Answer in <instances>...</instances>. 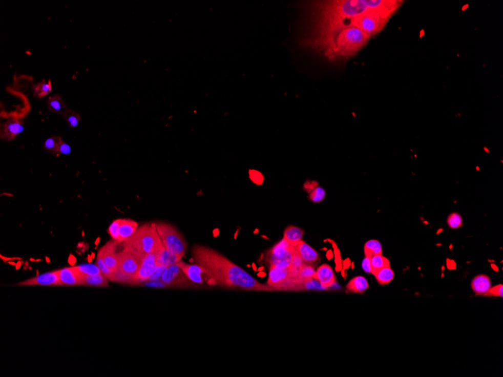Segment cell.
Masks as SVG:
<instances>
[{"mask_svg": "<svg viewBox=\"0 0 503 377\" xmlns=\"http://www.w3.org/2000/svg\"><path fill=\"white\" fill-rule=\"evenodd\" d=\"M118 255V270L125 276L129 280V284L133 285L140 267L142 259L125 247Z\"/></svg>", "mask_w": 503, "mask_h": 377, "instance_id": "ba28073f", "label": "cell"}, {"mask_svg": "<svg viewBox=\"0 0 503 377\" xmlns=\"http://www.w3.org/2000/svg\"><path fill=\"white\" fill-rule=\"evenodd\" d=\"M315 25L303 46L334 59V41L344 29L352 27L353 19L368 10L364 0L316 2Z\"/></svg>", "mask_w": 503, "mask_h": 377, "instance_id": "6da1fadb", "label": "cell"}, {"mask_svg": "<svg viewBox=\"0 0 503 377\" xmlns=\"http://www.w3.org/2000/svg\"><path fill=\"white\" fill-rule=\"evenodd\" d=\"M374 276L379 285H386L392 282L395 274L390 267H387L378 271Z\"/></svg>", "mask_w": 503, "mask_h": 377, "instance_id": "83f0119b", "label": "cell"}, {"mask_svg": "<svg viewBox=\"0 0 503 377\" xmlns=\"http://www.w3.org/2000/svg\"><path fill=\"white\" fill-rule=\"evenodd\" d=\"M108 280L102 273L97 275H81V284L87 286H108Z\"/></svg>", "mask_w": 503, "mask_h": 377, "instance_id": "7402d4cb", "label": "cell"}, {"mask_svg": "<svg viewBox=\"0 0 503 377\" xmlns=\"http://www.w3.org/2000/svg\"><path fill=\"white\" fill-rule=\"evenodd\" d=\"M304 234V232L302 229L291 225L286 227V230L284 231L283 239L289 242L290 245H294L302 241Z\"/></svg>", "mask_w": 503, "mask_h": 377, "instance_id": "cb8c5ba5", "label": "cell"}, {"mask_svg": "<svg viewBox=\"0 0 503 377\" xmlns=\"http://www.w3.org/2000/svg\"><path fill=\"white\" fill-rule=\"evenodd\" d=\"M178 266L182 269L183 271L184 274L186 275L189 280L192 281L195 284H202L203 283V279H202V274H204L203 269L200 267L198 264H188L184 263L182 260L178 261L176 263Z\"/></svg>", "mask_w": 503, "mask_h": 377, "instance_id": "e0dca14e", "label": "cell"}, {"mask_svg": "<svg viewBox=\"0 0 503 377\" xmlns=\"http://www.w3.org/2000/svg\"><path fill=\"white\" fill-rule=\"evenodd\" d=\"M96 262H97V266L100 269V272L103 274L105 277H107L109 280L113 281L114 277L113 271H112L108 267H107V264L104 262L103 259H102V256L100 253H98L97 256V260H96Z\"/></svg>", "mask_w": 503, "mask_h": 377, "instance_id": "836d02e7", "label": "cell"}, {"mask_svg": "<svg viewBox=\"0 0 503 377\" xmlns=\"http://www.w3.org/2000/svg\"><path fill=\"white\" fill-rule=\"evenodd\" d=\"M51 91H52V86H51V80H49V81L44 80V81L33 87L34 95L38 98L44 97L45 96L48 95L49 93H51Z\"/></svg>", "mask_w": 503, "mask_h": 377, "instance_id": "f1b7e54d", "label": "cell"}, {"mask_svg": "<svg viewBox=\"0 0 503 377\" xmlns=\"http://www.w3.org/2000/svg\"><path fill=\"white\" fill-rule=\"evenodd\" d=\"M370 261H371V274L374 275L383 268L390 267V260L383 256L382 255L371 257Z\"/></svg>", "mask_w": 503, "mask_h": 377, "instance_id": "484cf974", "label": "cell"}, {"mask_svg": "<svg viewBox=\"0 0 503 377\" xmlns=\"http://www.w3.org/2000/svg\"><path fill=\"white\" fill-rule=\"evenodd\" d=\"M448 224L451 228L456 229L463 225V219L460 215L453 213L449 215L448 218Z\"/></svg>", "mask_w": 503, "mask_h": 377, "instance_id": "e575fe53", "label": "cell"}, {"mask_svg": "<svg viewBox=\"0 0 503 377\" xmlns=\"http://www.w3.org/2000/svg\"><path fill=\"white\" fill-rule=\"evenodd\" d=\"M161 282H163L166 286L179 288H191L195 284L189 280L182 269L176 264L164 269L161 276Z\"/></svg>", "mask_w": 503, "mask_h": 377, "instance_id": "9c48e42d", "label": "cell"}, {"mask_svg": "<svg viewBox=\"0 0 503 377\" xmlns=\"http://www.w3.org/2000/svg\"><path fill=\"white\" fill-rule=\"evenodd\" d=\"M64 120H65L66 123L70 128H76L78 126V123H79L80 118L79 114L77 113L76 112H74L73 110H68L64 115Z\"/></svg>", "mask_w": 503, "mask_h": 377, "instance_id": "1f68e13d", "label": "cell"}, {"mask_svg": "<svg viewBox=\"0 0 503 377\" xmlns=\"http://www.w3.org/2000/svg\"><path fill=\"white\" fill-rule=\"evenodd\" d=\"M77 271L81 275H97L101 274L100 269L97 265L94 264H81V265L75 267Z\"/></svg>", "mask_w": 503, "mask_h": 377, "instance_id": "4dcf8cb0", "label": "cell"}, {"mask_svg": "<svg viewBox=\"0 0 503 377\" xmlns=\"http://www.w3.org/2000/svg\"><path fill=\"white\" fill-rule=\"evenodd\" d=\"M398 9V8L368 9L353 19L352 26L371 37L384 30L392 14Z\"/></svg>", "mask_w": 503, "mask_h": 377, "instance_id": "5b68a950", "label": "cell"}, {"mask_svg": "<svg viewBox=\"0 0 503 377\" xmlns=\"http://www.w3.org/2000/svg\"><path fill=\"white\" fill-rule=\"evenodd\" d=\"M363 269H364L365 272L368 273V274H371V261H370L369 258L365 257V259L363 260Z\"/></svg>", "mask_w": 503, "mask_h": 377, "instance_id": "60d3db41", "label": "cell"}, {"mask_svg": "<svg viewBox=\"0 0 503 377\" xmlns=\"http://www.w3.org/2000/svg\"><path fill=\"white\" fill-rule=\"evenodd\" d=\"M155 229L165 249L182 258L186 253L187 243L179 231L171 224L156 222Z\"/></svg>", "mask_w": 503, "mask_h": 377, "instance_id": "8992f818", "label": "cell"}, {"mask_svg": "<svg viewBox=\"0 0 503 377\" xmlns=\"http://www.w3.org/2000/svg\"><path fill=\"white\" fill-rule=\"evenodd\" d=\"M24 129V125L19 120H9L2 126L1 138L5 140H12L17 135L23 132Z\"/></svg>", "mask_w": 503, "mask_h": 377, "instance_id": "2e32d148", "label": "cell"}, {"mask_svg": "<svg viewBox=\"0 0 503 377\" xmlns=\"http://www.w3.org/2000/svg\"><path fill=\"white\" fill-rule=\"evenodd\" d=\"M293 251V256L292 261H291V268L296 269V270L299 271L302 269L303 266L304 265L305 263L303 261L302 258L299 256V253L295 251L292 248Z\"/></svg>", "mask_w": 503, "mask_h": 377, "instance_id": "8d00e7d4", "label": "cell"}, {"mask_svg": "<svg viewBox=\"0 0 503 377\" xmlns=\"http://www.w3.org/2000/svg\"><path fill=\"white\" fill-rule=\"evenodd\" d=\"M368 282L363 277H357L352 278L347 285V289L353 293H364L368 289Z\"/></svg>", "mask_w": 503, "mask_h": 377, "instance_id": "d4e9b609", "label": "cell"}, {"mask_svg": "<svg viewBox=\"0 0 503 377\" xmlns=\"http://www.w3.org/2000/svg\"><path fill=\"white\" fill-rule=\"evenodd\" d=\"M182 258L165 249L162 243L157 248V265L170 267L176 264Z\"/></svg>", "mask_w": 503, "mask_h": 377, "instance_id": "d6986e66", "label": "cell"}, {"mask_svg": "<svg viewBox=\"0 0 503 377\" xmlns=\"http://www.w3.org/2000/svg\"><path fill=\"white\" fill-rule=\"evenodd\" d=\"M192 253L195 263L201 267L211 284L246 291H275L213 248L196 245Z\"/></svg>", "mask_w": 503, "mask_h": 377, "instance_id": "7a4b0ae2", "label": "cell"}, {"mask_svg": "<svg viewBox=\"0 0 503 377\" xmlns=\"http://www.w3.org/2000/svg\"><path fill=\"white\" fill-rule=\"evenodd\" d=\"M70 152H71V147L63 141L59 146L58 155H69Z\"/></svg>", "mask_w": 503, "mask_h": 377, "instance_id": "ab89813d", "label": "cell"}, {"mask_svg": "<svg viewBox=\"0 0 503 377\" xmlns=\"http://www.w3.org/2000/svg\"><path fill=\"white\" fill-rule=\"evenodd\" d=\"M17 285H24V286H33V285H60V278H59L58 270L53 271V272L46 273V274L38 275L33 278L29 279L19 282Z\"/></svg>", "mask_w": 503, "mask_h": 377, "instance_id": "4fadbf2b", "label": "cell"}, {"mask_svg": "<svg viewBox=\"0 0 503 377\" xmlns=\"http://www.w3.org/2000/svg\"><path fill=\"white\" fill-rule=\"evenodd\" d=\"M471 287H472V289L475 292V295L485 296V294L491 287V279L487 275L480 274L472 280Z\"/></svg>", "mask_w": 503, "mask_h": 377, "instance_id": "44dd1931", "label": "cell"}, {"mask_svg": "<svg viewBox=\"0 0 503 377\" xmlns=\"http://www.w3.org/2000/svg\"><path fill=\"white\" fill-rule=\"evenodd\" d=\"M119 242H108L102 247L98 253H100L107 267L115 272L118 267V253H117V245Z\"/></svg>", "mask_w": 503, "mask_h": 377, "instance_id": "7c38bea8", "label": "cell"}, {"mask_svg": "<svg viewBox=\"0 0 503 377\" xmlns=\"http://www.w3.org/2000/svg\"><path fill=\"white\" fill-rule=\"evenodd\" d=\"M58 274L60 285H66V286L82 285L81 275L76 270L75 267H65L59 269Z\"/></svg>", "mask_w": 503, "mask_h": 377, "instance_id": "5bb4252c", "label": "cell"}, {"mask_svg": "<svg viewBox=\"0 0 503 377\" xmlns=\"http://www.w3.org/2000/svg\"><path fill=\"white\" fill-rule=\"evenodd\" d=\"M46 103H47L49 110L51 112H54V113L64 115V114L68 111L63 99L59 95L49 97Z\"/></svg>", "mask_w": 503, "mask_h": 377, "instance_id": "603a6c76", "label": "cell"}, {"mask_svg": "<svg viewBox=\"0 0 503 377\" xmlns=\"http://www.w3.org/2000/svg\"><path fill=\"white\" fill-rule=\"evenodd\" d=\"M299 277L303 282L309 280V279H316V280H317V272H316L313 267L304 264L302 269L299 271Z\"/></svg>", "mask_w": 503, "mask_h": 377, "instance_id": "d6a6232c", "label": "cell"}, {"mask_svg": "<svg viewBox=\"0 0 503 377\" xmlns=\"http://www.w3.org/2000/svg\"><path fill=\"white\" fill-rule=\"evenodd\" d=\"M371 37L355 27L344 29L334 41V59L353 57L367 44Z\"/></svg>", "mask_w": 503, "mask_h": 377, "instance_id": "277c9868", "label": "cell"}, {"mask_svg": "<svg viewBox=\"0 0 503 377\" xmlns=\"http://www.w3.org/2000/svg\"><path fill=\"white\" fill-rule=\"evenodd\" d=\"M293 251L289 242L283 239L266 253L265 260L270 267H291Z\"/></svg>", "mask_w": 503, "mask_h": 377, "instance_id": "52a82bcc", "label": "cell"}, {"mask_svg": "<svg viewBox=\"0 0 503 377\" xmlns=\"http://www.w3.org/2000/svg\"><path fill=\"white\" fill-rule=\"evenodd\" d=\"M317 280L325 288L334 285L336 277L334 271L328 264H323L317 270Z\"/></svg>", "mask_w": 503, "mask_h": 377, "instance_id": "ffe728a7", "label": "cell"}, {"mask_svg": "<svg viewBox=\"0 0 503 377\" xmlns=\"http://www.w3.org/2000/svg\"><path fill=\"white\" fill-rule=\"evenodd\" d=\"M299 277V271L292 268L270 267L267 285L275 291H278L281 284L293 277Z\"/></svg>", "mask_w": 503, "mask_h": 377, "instance_id": "30bf717a", "label": "cell"}, {"mask_svg": "<svg viewBox=\"0 0 503 377\" xmlns=\"http://www.w3.org/2000/svg\"><path fill=\"white\" fill-rule=\"evenodd\" d=\"M62 142L63 140L59 136H52L46 139L44 143L45 149L52 155H58L59 146Z\"/></svg>", "mask_w": 503, "mask_h": 377, "instance_id": "f546056e", "label": "cell"}, {"mask_svg": "<svg viewBox=\"0 0 503 377\" xmlns=\"http://www.w3.org/2000/svg\"><path fill=\"white\" fill-rule=\"evenodd\" d=\"M326 196V192L324 189L320 187H317L313 188V191L310 193V198L315 203L321 202Z\"/></svg>", "mask_w": 503, "mask_h": 377, "instance_id": "d590c367", "label": "cell"}, {"mask_svg": "<svg viewBox=\"0 0 503 377\" xmlns=\"http://www.w3.org/2000/svg\"><path fill=\"white\" fill-rule=\"evenodd\" d=\"M138 229V223L131 219H121L118 227V238L120 243L131 238Z\"/></svg>", "mask_w": 503, "mask_h": 377, "instance_id": "ac0fdd59", "label": "cell"}, {"mask_svg": "<svg viewBox=\"0 0 503 377\" xmlns=\"http://www.w3.org/2000/svg\"><path fill=\"white\" fill-rule=\"evenodd\" d=\"M120 221L121 219H116L110 224L108 229V233L111 236L112 238L115 241L119 242L118 238V227H119Z\"/></svg>", "mask_w": 503, "mask_h": 377, "instance_id": "74e56055", "label": "cell"}, {"mask_svg": "<svg viewBox=\"0 0 503 377\" xmlns=\"http://www.w3.org/2000/svg\"><path fill=\"white\" fill-rule=\"evenodd\" d=\"M123 246L131 250L141 259L154 253L161 243L154 223H148L138 227L135 234L122 242Z\"/></svg>", "mask_w": 503, "mask_h": 377, "instance_id": "3957f363", "label": "cell"}, {"mask_svg": "<svg viewBox=\"0 0 503 377\" xmlns=\"http://www.w3.org/2000/svg\"><path fill=\"white\" fill-rule=\"evenodd\" d=\"M364 253L365 257L371 258V257L382 255V246L378 240H371L365 244Z\"/></svg>", "mask_w": 503, "mask_h": 377, "instance_id": "4316f807", "label": "cell"}, {"mask_svg": "<svg viewBox=\"0 0 503 377\" xmlns=\"http://www.w3.org/2000/svg\"><path fill=\"white\" fill-rule=\"evenodd\" d=\"M291 248L299 253V256L302 258L303 261L305 264H310L315 263L319 259L318 253L315 248L306 243L305 242L302 241L291 245Z\"/></svg>", "mask_w": 503, "mask_h": 377, "instance_id": "9a60e30c", "label": "cell"}, {"mask_svg": "<svg viewBox=\"0 0 503 377\" xmlns=\"http://www.w3.org/2000/svg\"><path fill=\"white\" fill-rule=\"evenodd\" d=\"M157 267V249L151 254L148 255L142 260L140 267H139L138 273L134 279V284L141 283V282L148 281L151 277L153 273L155 272Z\"/></svg>", "mask_w": 503, "mask_h": 377, "instance_id": "8fae6325", "label": "cell"}, {"mask_svg": "<svg viewBox=\"0 0 503 377\" xmlns=\"http://www.w3.org/2000/svg\"><path fill=\"white\" fill-rule=\"evenodd\" d=\"M485 296L500 297V298H502L503 285L502 284H500V285H496V286H491V288H490V289L488 290V292L485 294Z\"/></svg>", "mask_w": 503, "mask_h": 377, "instance_id": "f35d334b", "label": "cell"}]
</instances>
